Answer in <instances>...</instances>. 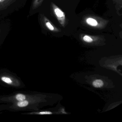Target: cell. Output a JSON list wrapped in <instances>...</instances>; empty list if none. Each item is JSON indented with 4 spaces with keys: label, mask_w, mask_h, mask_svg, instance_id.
I'll list each match as a JSON object with an SVG mask.
<instances>
[{
    "label": "cell",
    "mask_w": 122,
    "mask_h": 122,
    "mask_svg": "<svg viewBox=\"0 0 122 122\" xmlns=\"http://www.w3.org/2000/svg\"><path fill=\"white\" fill-rule=\"evenodd\" d=\"M0 84L14 88H21L25 87L19 77L7 69L0 70Z\"/></svg>",
    "instance_id": "1"
},
{
    "label": "cell",
    "mask_w": 122,
    "mask_h": 122,
    "mask_svg": "<svg viewBox=\"0 0 122 122\" xmlns=\"http://www.w3.org/2000/svg\"><path fill=\"white\" fill-rule=\"evenodd\" d=\"M40 95L33 91H20L9 95H0V103H13L33 98Z\"/></svg>",
    "instance_id": "2"
},
{
    "label": "cell",
    "mask_w": 122,
    "mask_h": 122,
    "mask_svg": "<svg viewBox=\"0 0 122 122\" xmlns=\"http://www.w3.org/2000/svg\"><path fill=\"white\" fill-rule=\"evenodd\" d=\"M82 22L85 25L88 27L101 30L106 27L109 21L97 16L87 15L83 18Z\"/></svg>",
    "instance_id": "3"
},
{
    "label": "cell",
    "mask_w": 122,
    "mask_h": 122,
    "mask_svg": "<svg viewBox=\"0 0 122 122\" xmlns=\"http://www.w3.org/2000/svg\"><path fill=\"white\" fill-rule=\"evenodd\" d=\"M51 7L54 15L63 27H65L66 24L65 14L54 3H51Z\"/></svg>",
    "instance_id": "4"
},
{
    "label": "cell",
    "mask_w": 122,
    "mask_h": 122,
    "mask_svg": "<svg viewBox=\"0 0 122 122\" xmlns=\"http://www.w3.org/2000/svg\"><path fill=\"white\" fill-rule=\"evenodd\" d=\"M41 23L43 26L47 30L53 32H59L60 30L58 28L55 27V25L48 20L47 17L43 15H41Z\"/></svg>",
    "instance_id": "5"
},
{
    "label": "cell",
    "mask_w": 122,
    "mask_h": 122,
    "mask_svg": "<svg viewBox=\"0 0 122 122\" xmlns=\"http://www.w3.org/2000/svg\"><path fill=\"white\" fill-rule=\"evenodd\" d=\"M81 38L84 42L89 44L93 43L95 41H97L102 39L99 36H93L85 34H82L81 35Z\"/></svg>",
    "instance_id": "6"
},
{
    "label": "cell",
    "mask_w": 122,
    "mask_h": 122,
    "mask_svg": "<svg viewBox=\"0 0 122 122\" xmlns=\"http://www.w3.org/2000/svg\"><path fill=\"white\" fill-rule=\"evenodd\" d=\"M15 0H0V10L6 9Z\"/></svg>",
    "instance_id": "7"
},
{
    "label": "cell",
    "mask_w": 122,
    "mask_h": 122,
    "mask_svg": "<svg viewBox=\"0 0 122 122\" xmlns=\"http://www.w3.org/2000/svg\"><path fill=\"white\" fill-rule=\"evenodd\" d=\"M43 0H33L32 9L35 10L40 6Z\"/></svg>",
    "instance_id": "8"
},
{
    "label": "cell",
    "mask_w": 122,
    "mask_h": 122,
    "mask_svg": "<svg viewBox=\"0 0 122 122\" xmlns=\"http://www.w3.org/2000/svg\"><path fill=\"white\" fill-rule=\"evenodd\" d=\"M103 81L99 79L94 81L92 83L93 86L96 88L101 87L103 86Z\"/></svg>",
    "instance_id": "9"
},
{
    "label": "cell",
    "mask_w": 122,
    "mask_h": 122,
    "mask_svg": "<svg viewBox=\"0 0 122 122\" xmlns=\"http://www.w3.org/2000/svg\"><path fill=\"white\" fill-rule=\"evenodd\" d=\"M2 113V112H0V114Z\"/></svg>",
    "instance_id": "10"
},
{
    "label": "cell",
    "mask_w": 122,
    "mask_h": 122,
    "mask_svg": "<svg viewBox=\"0 0 122 122\" xmlns=\"http://www.w3.org/2000/svg\"></svg>",
    "instance_id": "11"
},
{
    "label": "cell",
    "mask_w": 122,
    "mask_h": 122,
    "mask_svg": "<svg viewBox=\"0 0 122 122\" xmlns=\"http://www.w3.org/2000/svg\"></svg>",
    "instance_id": "12"
}]
</instances>
